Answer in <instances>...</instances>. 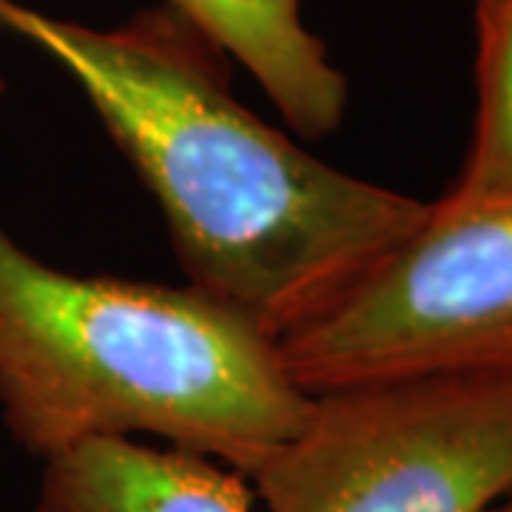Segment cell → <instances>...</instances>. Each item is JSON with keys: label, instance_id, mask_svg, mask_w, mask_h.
<instances>
[{"label": "cell", "instance_id": "ba28073f", "mask_svg": "<svg viewBox=\"0 0 512 512\" xmlns=\"http://www.w3.org/2000/svg\"><path fill=\"white\" fill-rule=\"evenodd\" d=\"M487 512H512V490L507 495H504L501 501H495L493 507H490V510H487Z\"/></svg>", "mask_w": 512, "mask_h": 512}, {"label": "cell", "instance_id": "3957f363", "mask_svg": "<svg viewBox=\"0 0 512 512\" xmlns=\"http://www.w3.org/2000/svg\"><path fill=\"white\" fill-rule=\"evenodd\" d=\"M251 478L265 512H487L512 490V376L407 373L311 393Z\"/></svg>", "mask_w": 512, "mask_h": 512}, {"label": "cell", "instance_id": "6da1fadb", "mask_svg": "<svg viewBox=\"0 0 512 512\" xmlns=\"http://www.w3.org/2000/svg\"><path fill=\"white\" fill-rule=\"evenodd\" d=\"M0 32L72 74L163 211L191 288L279 342L413 237L430 202L322 163L228 89L171 6L94 29L0 0Z\"/></svg>", "mask_w": 512, "mask_h": 512}, {"label": "cell", "instance_id": "7a4b0ae2", "mask_svg": "<svg viewBox=\"0 0 512 512\" xmlns=\"http://www.w3.org/2000/svg\"><path fill=\"white\" fill-rule=\"evenodd\" d=\"M308 404L274 339L211 296L57 271L0 225V416L26 453L151 436L251 478Z\"/></svg>", "mask_w": 512, "mask_h": 512}, {"label": "cell", "instance_id": "52a82bcc", "mask_svg": "<svg viewBox=\"0 0 512 512\" xmlns=\"http://www.w3.org/2000/svg\"><path fill=\"white\" fill-rule=\"evenodd\" d=\"M473 20L476 120L447 208L512 202V0H473Z\"/></svg>", "mask_w": 512, "mask_h": 512}, {"label": "cell", "instance_id": "277c9868", "mask_svg": "<svg viewBox=\"0 0 512 512\" xmlns=\"http://www.w3.org/2000/svg\"><path fill=\"white\" fill-rule=\"evenodd\" d=\"M276 353L305 393L407 373L512 376V202H430L413 237Z\"/></svg>", "mask_w": 512, "mask_h": 512}, {"label": "cell", "instance_id": "8992f818", "mask_svg": "<svg viewBox=\"0 0 512 512\" xmlns=\"http://www.w3.org/2000/svg\"><path fill=\"white\" fill-rule=\"evenodd\" d=\"M222 55L234 57L302 137L342 123L348 77L302 20V0H165Z\"/></svg>", "mask_w": 512, "mask_h": 512}, {"label": "cell", "instance_id": "5b68a950", "mask_svg": "<svg viewBox=\"0 0 512 512\" xmlns=\"http://www.w3.org/2000/svg\"><path fill=\"white\" fill-rule=\"evenodd\" d=\"M248 476L137 439H92L43 458L35 512H254Z\"/></svg>", "mask_w": 512, "mask_h": 512}]
</instances>
